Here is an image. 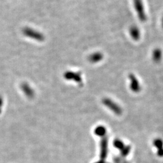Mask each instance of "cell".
<instances>
[{
    "mask_svg": "<svg viewBox=\"0 0 163 163\" xmlns=\"http://www.w3.org/2000/svg\"><path fill=\"white\" fill-rule=\"evenodd\" d=\"M22 33L24 36L39 42H43L45 39V37L43 34L30 27H25L23 28Z\"/></svg>",
    "mask_w": 163,
    "mask_h": 163,
    "instance_id": "6da1fadb",
    "label": "cell"
},
{
    "mask_svg": "<svg viewBox=\"0 0 163 163\" xmlns=\"http://www.w3.org/2000/svg\"><path fill=\"white\" fill-rule=\"evenodd\" d=\"M133 3L139 19L141 22H145L147 19V16L145 13L143 1L142 0H133Z\"/></svg>",
    "mask_w": 163,
    "mask_h": 163,
    "instance_id": "7a4b0ae2",
    "label": "cell"
},
{
    "mask_svg": "<svg viewBox=\"0 0 163 163\" xmlns=\"http://www.w3.org/2000/svg\"><path fill=\"white\" fill-rule=\"evenodd\" d=\"M64 77L67 80H74L77 83H81L82 79L81 74L80 73H76L73 71H67L64 74Z\"/></svg>",
    "mask_w": 163,
    "mask_h": 163,
    "instance_id": "3957f363",
    "label": "cell"
},
{
    "mask_svg": "<svg viewBox=\"0 0 163 163\" xmlns=\"http://www.w3.org/2000/svg\"><path fill=\"white\" fill-rule=\"evenodd\" d=\"M103 103L106 106H107L109 109H111L116 114L120 115L121 114V108L117 104H115L113 101H112L108 99H105L103 100Z\"/></svg>",
    "mask_w": 163,
    "mask_h": 163,
    "instance_id": "277c9868",
    "label": "cell"
},
{
    "mask_svg": "<svg viewBox=\"0 0 163 163\" xmlns=\"http://www.w3.org/2000/svg\"><path fill=\"white\" fill-rule=\"evenodd\" d=\"M129 78L131 81L130 88L131 90L133 91L134 92H138L140 90L141 87L140 85L138 80L137 79V77L134 74H131L129 76Z\"/></svg>",
    "mask_w": 163,
    "mask_h": 163,
    "instance_id": "5b68a950",
    "label": "cell"
},
{
    "mask_svg": "<svg viewBox=\"0 0 163 163\" xmlns=\"http://www.w3.org/2000/svg\"><path fill=\"white\" fill-rule=\"evenodd\" d=\"M129 33L131 37L134 40H138L140 38L141 36L140 30L138 28V27H137L136 25H133L130 28Z\"/></svg>",
    "mask_w": 163,
    "mask_h": 163,
    "instance_id": "8992f818",
    "label": "cell"
},
{
    "mask_svg": "<svg viewBox=\"0 0 163 163\" xmlns=\"http://www.w3.org/2000/svg\"><path fill=\"white\" fill-rule=\"evenodd\" d=\"M103 58V55L100 52H95L88 57V60L91 63L95 64L101 61Z\"/></svg>",
    "mask_w": 163,
    "mask_h": 163,
    "instance_id": "52a82bcc",
    "label": "cell"
},
{
    "mask_svg": "<svg viewBox=\"0 0 163 163\" xmlns=\"http://www.w3.org/2000/svg\"><path fill=\"white\" fill-rule=\"evenodd\" d=\"M162 57V53L161 49H154L152 53L153 61L156 63H158L161 61Z\"/></svg>",
    "mask_w": 163,
    "mask_h": 163,
    "instance_id": "ba28073f",
    "label": "cell"
},
{
    "mask_svg": "<svg viewBox=\"0 0 163 163\" xmlns=\"http://www.w3.org/2000/svg\"><path fill=\"white\" fill-rule=\"evenodd\" d=\"M102 151H101V157L103 159L106 158L107 156V148H108V142L107 139L105 137L102 141Z\"/></svg>",
    "mask_w": 163,
    "mask_h": 163,
    "instance_id": "9c48e42d",
    "label": "cell"
},
{
    "mask_svg": "<svg viewBox=\"0 0 163 163\" xmlns=\"http://www.w3.org/2000/svg\"><path fill=\"white\" fill-rule=\"evenodd\" d=\"M154 145L158 149V155L159 156H163V142L161 139H156L154 141Z\"/></svg>",
    "mask_w": 163,
    "mask_h": 163,
    "instance_id": "30bf717a",
    "label": "cell"
},
{
    "mask_svg": "<svg viewBox=\"0 0 163 163\" xmlns=\"http://www.w3.org/2000/svg\"><path fill=\"white\" fill-rule=\"evenodd\" d=\"M95 132L98 135L103 136L105 134V129L103 126H99V128H96Z\"/></svg>",
    "mask_w": 163,
    "mask_h": 163,
    "instance_id": "8fae6325",
    "label": "cell"
},
{
    "mask_svg": "<svg viewBox=\"0 0 163 163\" xmlns=\"http://www.w3.org/2000/svg\"><path fill=\"white\" fill-rule=\"evenodd\" d=\"M22 88L24 90V91H25V93L26 94H29V95L31 94H32V90H31V89L30 88V87L27 84H24L22 85Z\"/></svg>",
    "mask_w": 163,
    "mask_h": 163,
    "instance_id": "7c38bea8",
    "label": "cell"
},
{
    "mask_svg": "<svg viewBox=\"0 0 163 163\" xmlns=\"http://www.w3.org/2000/svg\"><path fill=\"white\" fill-rule=\"evenodd\" d=\"M114 146H115V147H116L117 148H118L119 149H123L125 147L123 143H122L121 141H118V140H116L114 141Z\"/></svg>",
    "mask_w": 163,
    "mask_h": 163,
    "instance_id": "4fadbf2b",
    "label": "cell"
},
{
    "mask_svg": "<svg viewBox=\"0 0 163 163\" xmlns=\"http://www.w3.org/2000/svg\"><path fill=\"white\" fill-rule=\"evenodd\" d=\"M162 28H163V18L162 19Z\"/></svg>",
    "mask_w": 163,
    "mask_h": 163,
    "instance_id": "5bb4252c",
    "label": "cell"
}]
</instances>
